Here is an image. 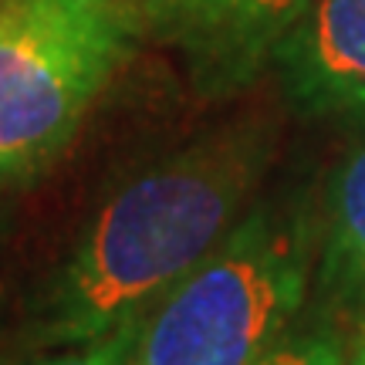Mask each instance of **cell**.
Here are the masks:
<instances>
[{
  "label": "cell",
  "instance_id": "1",
  "mask_svg": "<svg viewBox=\"0 0 365 365\" xmlns=\"http://www.w3.org/2000/svg\"><path fill=\"white\" fill-rule=\"evenodd\" d=\"M277 145L281 118L244 108L118 182L41 284L24 339L65 349L139 322L250 210Z\"/></svg>",
  "mask_w": 365,
  "mask_h": 365
},
{
  "label": "cell",
  "instance_id": "2",
  "mask_svg": "<svg viewBox=\"0 0 365 365\" xmlns=\"http://www.w3.org/2000/svg\"><path fill=\"white\" fill-rule=\"evenodd\" d=\"M318 223L301 196L261 200L135 322L125 365H257L301 318Z\"/></svg>",
  "mask_w": 365,
  "mask_h": 365
},
{
  "label": "cell",
  "instance_id": "3",
  "mask_svg": "<svg viewBox=\"0 0 365 365\" xmlns=\"http://www.w3.org/2000/svg\"><path fill=\"white\" fill-rule=\"evenodd\" d=\"M143 34V0L0 4V193L65 153Z\"/></svg>",
  "mask_w": 365,
  "mask_h": 365
},
{
  "label": "cell",
  "instance_id": "4",
  "mask_svg": "<svg viewBox=\"0 0 365 365\" xmlns=\"http://www.w3.org/2000/svg\"><path fill=\"white\" fill-rule=\"evenodd\" d=\"M312 0H143L145 34L182 58L203 98L250 88Z\"/></svg>",
  "mask_w": 365,
  "mask_h": 365
},
{
  "label": "cell",
  "instance_id": "5",
  "mask_svg": "<svg viewBox=\"0 0 365 365\" xmlns=\"http://www.w3.org/2000/svg\"><path fill=\"white\" fill-rule=\"evenodd\" d=\"M271 68L301 118L365 125V0H312Z\"/></svg>",
  "mask_w": 365,
  "mask_h": 365
},
{
  "label": "cell",
  "instance_id": "6",
  "mask_svg": "<svg viewBox=\"0 0 365 365\" xmlns=\"http://www.w3.org/2000/svg\"><path fill=\"white\" fill-rule=\"evenodd\" d=\"M314 291L325 312L365 314V139L331 170L314 210Z\"/></svg>",
  "mask_w": 365,
  "mask_h": 365
},
{
  "label": "cell",
  "instance_id": "7",
  "mask_svg": "<svg viewBox=\"0 0 365 365\" xmlns=\"http://www.w3.org/2000/svg\"><path fill=\"white\" fill-rule=\"evenodd\" d=\"M257 365H349V339L328 318H298Z\"/></svg>",
  "mask_w": 365,
  "mask_h": 365
},
{
  "label": "cell",
  "instance_id": "8",
  "mask_svg": "<svg viewBox=\"0 0 365 365\" xmlns=\"http://www.w3.org/2000/svg\"><path fill=\"white\" fill-rule=\"evenodd\" d=\"M132 335H135V322L122 325L118 331L105 335L95 341H81V345H65V349H51L48 355L27 359L21 365H125L129 362Z\"/></svg>",
  "mask_w": 365,
  "mask_h": 365
},
{
  "label": "cell",
  "instance_id": "9",
  "mask_svg": "<svg viewBox=\"0 0 365 365\" xmlns=\"http://www.w3.org/2000/svg\"><path fill=\"white\" fill-rule=\"evenodd\" d=\"M349 365H365V314L359 318L355 339L349 341Z\"/></svg>",
  "mask_w": 365,
  "mask_h": 365
},
{
  "label": "cell",
  "instance_id": "10",
  "mask_svg": "<svg viewBox=\"0 0 365 365\" xmlns=\"http://www.w3.org/2000/svg\"><path fill=\"white\" fill-rule=\"evenodd\" d=\"M0 4H4V0H0Z\"/></svg>",
  "mask_w": 365,
  "mask_h": 365
}]
</instances>
